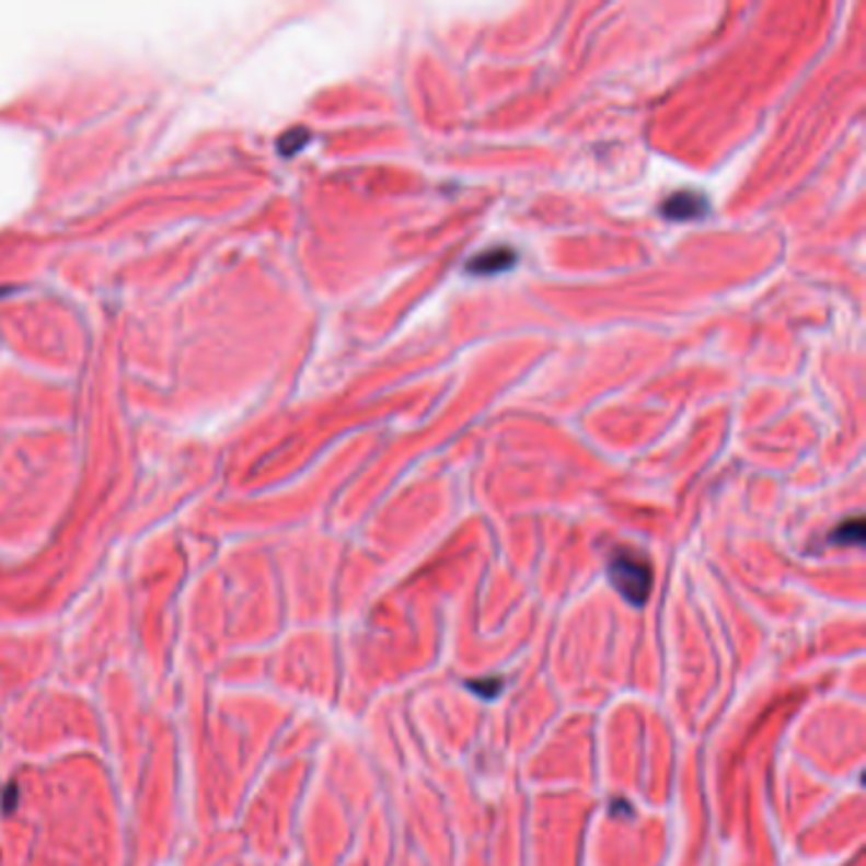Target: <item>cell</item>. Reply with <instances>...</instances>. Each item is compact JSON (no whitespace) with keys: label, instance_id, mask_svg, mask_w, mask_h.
Segmentation results:
<instances>
[{"label":"cell","instance_id":"obj_1","mask_svg":"<svg viewBox=\"0 0 866 866\" xmlns=\"http://www.w3.org/2000/svg\"><path fill=\"white\" fill-rule=\"evenodd\" d=\"M608 577L615 590L631 602L643 605L650 592V567L648 562L631 550H617L608 564Z\"/></svg>","mask_w":866,"mask_h":866},{"label":"cell","instance_id":"obj_2","mask_svg":"<svg viewBox=\"0 0 866 866\" xmlns=\"http://www.w3.org/2000/svg\"><path fill=\"white\" fill-rule=\"evenodd\" d=\"M704 198L698 194H691V190H681V194L671 196L669 201L663 204V211L669 219H694L704 211Z\"/></svg>","mask_w":866,"mask_h":866},{"label":"cell","instance_id":"obj_3","mask_svg":"<svg viewBox=\"0 0 866 866\" xmlns=\"http://www.w3.org/2000/svg\"><path fill=\"white\" fill-rule=\"evenodd\" d=\"M513 259H516V254L511 250H490L486 254H481V257H475L471 265H467V269H471V273H483V275L498 273V269L511 267Z\"/></svg>","mask_w":866,"mask_h":866},{"label":"cell","instance_id":"obj_4","mask_svg":"<svg viewBox=\"0 0 866 866\" xmlns=\"http://www.w3.org/2000/svg\"><path fill=\"white\" fill-rule=\"evenodd\" d=\"M862 539H864L862 519L844 523V527H839L836 534H833V542H839V544H862Z\"/></svg>","mask_w":866,"mask_h":866},{"label":"cell","instance_id":"obj_5","mask_svg":"<svg viewBox=\"0 0 866 866\" xmlns=\"http://www.w3.org/2000/svg\"><path fill=\"white\" fill-rule=\"evenodd\" d=\"M467 686H471L473 691H478V694H483V696H488V698H494L496 694H498V689H500V681L498 679H494V683H467Z\"/></svg>","mask_w":866,"mask_h":866}]
</instances>
